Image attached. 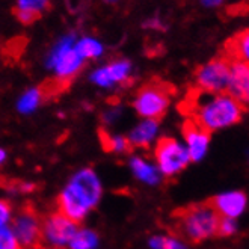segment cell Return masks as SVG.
<instances>
[{
  "instance_id": "cell-1",
  "label": "cell",
  "mask_w": 249,
  "mask_h": 249,
  "mask_svg": "<svg viewBox=\"0 0 249 249\" xmlns=\"http://www.w3.org/2000/svg\"><path fill=\"white\" fill-rule=\"evenodd\" d=\"M103 196V184L98 174L91 168L79 169L61 190L56 210L77 224L83 222L98 206Z\"/></svg>"
},
{
  "instance_id": "cell-2",
  "label": "cell",
  "mask_w": 249,
  "mask_h": 249,
  "mask_svg": "<svg viewBox=\"0 0 249 249\" xmlns=\"http://www.w3.org/2000/svg\"><path fill=\"white\" fill-rule=\"evenodd\" d=\"M190 120L209 133L236 125L243 116V107L230 94H206L195 89L189 98Z\"/></svg>"
},
{
  "instance_id": "cell-3",
  "label": "cell",
  "mask_w": 249,
  "mask_h": 249,
  "mask_svg": "<svg viewBox=\"0 0 249 249\" xmlns=\"http://www.w3.org/2000/svg\"><path fill=\"white\" fill-rule=\"evenodd\" d=\"M221 216L212 202L194 204L175 213V231L184 242L201 243L217 236Z\"/></svg>"
},
{
  "instance_id": "cell-4",
  "label": "cell",
  "mask_w": 249,
  "mask_h": 249,
  "mask_svg": "<svg viewBox=\"0 0 249 249\" xmlns=\"http://www.w3.org/2000/svg\"><path fill=\"white\" fill-rule=\"evenodd\" d=\"M172 89L163 82H150L141 86L133 98V109L142 120L159 121L168 112Z\"/></svg>"
},
{
  "instance_id": "cell-5",
  "label": "cell",
  "mask_w": 249,
  "mask_h": 249,
  "mask_svg": "<svg viewBox=\"0 0 249 249\" xmlns=\"http://www.w3.org/2000/svg\"><path fill=\"white\" fill-rule=\"evenodd\" d=\"M72 44L74 35H67L56 44L46 61L47 68L54 71V80L65 86L79 74L85 64Z\"/></svg>"
},
{
  "instance_id": "cell-6",
  "label": "cell",
  "mask_w": 249,
  "mask_h": 249,
  "mask_svg": "<svg viewBox=\"0 0 249 249\" xmlns=\"http://www.w3.org/2000/svg\"><path fill=\"white\" fill-rule=\"evenodd\" d=\"M153 160L163 178L177 177L190 163V157L184 143L171 136L159 138L153 146Z\"/></svg>"
},
{
  "instance_id": "cell-7",
  "label": "cell",
  "mask_w": 249,
  "mask_h": 249,
  "mask_svg": "<svg viewBox=\"0 0 249 249\" xmlns=\"http://www.w3.org/2000/svg\"><path fill=\"white\" fill-rule=\"evenodd\" d=\"M79 224L71 221L57 210L42 216L41 245L47 249H68L72 237L79 230Z\"/></svg>"
},
{
  "instance_id": "cell-8",
  "label": "cell",
  "mask_w": 249,
  "mask_h": 249,
  "mask_svg": "<svg viewBox=\"0 0 249 249\" xmlns=\"http://www.w3.org/2000/svg\"><path fill=\"white\" fill-rule=\"evenodd\" d=\"M230 57L227 54L214 57L195 71L196 91L206 94L227 92L230 80Z\"/></svg>"
},
{
  "instance_id": "cell-9",
  "label": "cell",
  "mask_w": 249,
  "mask_h": 249,
  "mask_svg": "<svg viewBox=\"0 0 249 249\" xmlns=\"http://www.w3.org/2000/svg\"><path fill=\"white\" fill-rule=\"evenodd\" d=\"M9 227L23 249H32L41 245L42 216L32 206H24L14 213Z\"/></svg>"
},
{
  "instance_id": "cell-10",
  "label": "cell",
  "mask_w": 249,
  "mask_h": 249,
  "mask_svg": "<svg viewBox=\"0 0 249 249\" xmlns=\"http://www.w3.org/2000/svg\"><path fill=\"white\" fill-rule=\"evenodd\" d=\"M183 143L189 153L190 162H201L209 153L210 133L189 118L183 124Z\"/></svg>"
},
{
  "instance_id": "cell-11",
  "label": "cell",
  "mask_w": 249,
  "mask_h": 249,
  "mask_svg": "<svg viewBox=\"0 0 249 249\" xmlns=\"http://www.w3.org/2000/svg\"><path fill=\"white\" fill-rule=\"evenodd\" d=\"M131 74V64L127 59H115L105 67L97 68L91 74V82L100 88H112L127 83Z\"/></svg>"
},
{
  "instance_id": "cell-12",
  "label": "cell",
  "mask_w": 249,
  "mask_h": 249,
  "mask_svg": "<svg viewBox=\"0 0 249 249\" xmlns=\"http://www.w3.org/2000/svg\"><path fill=\"white\" fill-rule=\"evenodd\" d=\"M227 94H230L242 107L249 106V65L231 59L230 61V80Z\"/></svg>"
},
{
  "instance_id": "cell-13",
  "label": "cell",
  "mask_w": 249,
  "mask_h": 249,
  "mask_svg": "<svg viewBox=\"0 0 249 249\" xmlns=\"http://www.w3.org/2000/svg\"><path fill=\"white\" fill-rule=\"evenodd\" d=\"M212 206L221 217L237 221L246 212L248 196L242 190H228V192H222L217 196H214V199L212 201Z\"/></svg>"
},
{
  "instance_id": "cell-14",
  "label": "cell",
  "mask_w": 249,
  "mask_h": 249,
  "mask_svg": "<svg viewBox=\"0 0 249 249\" xmlns=\"http://www.w3.org/2000/svg\"><path fill=\"white\" fill-rule=\"evenodd\" d=\"M160 124L156 120H141L127 135L128 143L131 148L146 150L151 148L159 141Z\"/></svg>"
},
{
  "instance_id": "cell-15",
  "label": "cell",
  "mask_w": 249,
  "mask_h": 249,
  "mask_svg": "<svg viewBox=\"0 0 249 249\" xmlns=\"http://www.w3.org/2000/svg\"><path fill=\"white\" fill-rule=\"evenodd\" d=\"M128 168L133 174V177L146 186H159L163 180V175L160 174L154 160H150L143 156L133 154L128 159Z\"/></svg>"
},
{
  "instance_id": "cell-16",
  "label": "cell",
  "mask_w": 249,
  "mask_h": 249,
  "mask_svg": "<svg viewBox=\"0 0 249 249\" xmlns=\"http://www.w3.org/2000/svg\"><path fill=\"white\" fill-rule=\"evenodd\" d=\"M225 54L230 59H237L249 65V29H245L228 41Z\"/></svg>"
},
{
  "instance_id": "cell-17",
  "label": "cell",
  "mask_w": 249,
  "mask_h": 249,
  "mask_svg": "<svg viewBox=\"0 0 249 249\" xmlns=\"http://www.w3.org/2000/svg\"><path fill=\"white\" fill-rule=\"evenodd\" d=\"M44 98H47L44 94L42 88H31V89L24 91L20 98L17 100V110L21 115H31L34 113L44 101Z\"/></svg>"
},
{
  "instance_id": "cell-18",
  "label": "cell",
  "mask_w": 249,
  "mask_h": 249,
  "mask_svg": "<svg viewBox=\"0 0 249 249\" xmlns=\"http://www.w3.org/2000/svg\"><path fill=\"white\" fill-rule=\"evenodd\" d=\"M100 141H101V145H103V148L112 154H125L131 150L127 136L110 133L107 130L100 131Z\"/></svg>"
},
{
  "instance_id": "cell-19",
  "label": "cell",
  "mask_w": 249,
  "mask_h": 249,
  "mask_svg": "<svg viewBox=\"0 0 249 249\" xmlns=\"http://www.w3.org/2000/svg\"><path fill=\"white\" fill-rule=\"evenodd\" d=\"M100 245L98 232L91 228H79L68 249H97Z\"/></svg>"
},
{
  "instance_id": "cell-20",
  "label": "cell",
  "mask_w": 249,
  "mask_h": 249,
  "mask_svg": "<svg viewBox=\"0 0 249 249\" xmlns=\"http://www.w3.org/2000/svg\"><path fill=\"white\" fill-rule=\"evenodd\" d=\"M150 249H187L186 242L177 234H154L148 240Z\"/></svg>"
},
{
  "instance_id": "cell-21",
  "label": "cell",
  "mask_w": 249,
  "mask_h": 249,
  "mask_svg": "<svg viewBox=\"0 0 249 249\" xmlns=\"http://www.w3.org/2000/svg\"><path fill=\"white\" fill-rule=\"evenodd\" d=\"M76 52L79 53V56L83 61L88 59H95V57H100L103 54V46L94 38H82L80 41L76 42L74 46Z\"/></svg>"
},
{
  "instance_id": "cell-22",
  "label": "cell",
  "mask_w": 249,
  "mask_h": 249,
  "mask_svg": "<svg viewBox=\"0 0 249 249\" xmlns=\"http://www.w3.org/2000/svg\"><path fill=\"white\" fill-rule=\"evenodd\" d=\"M0 249H23L9 225L0 227Z\"/></svg>"
},
{
  "instance_id": "cell-23",
  "label": "cell",
  "mask_w": 249,
  "mask_h": 249,
  "mask_svg": "<svg viewBox=\"0 0 249 249\" xmlns=\"http://www.w3.org/2000/svg\"><path fill=\"white\" fill-rule=\"evenodd\" d=\"M14 11V16L17 17V20L21 23V24H32L35 23L36 20L41 18L42 14L36 9H32V8H21V6H16L12 9Z\"/></svg>"
},
{
  "instance_id": "cell-24",
  "label": "cell",
  "mask_w": 249,
  "mask_h": 249,
  "mask_svg": "<svg viewBox=\"0 0 249 249\" xmlns=\"http://www.w3.org/2000/svg\"><path fill=\"white\" fill-rule=\"evenodd\" d=\"M5 189L11 195H27L36 190V184L29 181H12L5 186Z\"/></svg>"
},
{
  "instance_id": "cell-25",
  "label": "cell",
  "mask_w": 249,
  "mask_h": 249,
  "mask_svg": "<svg viewBox=\"0 0 249 249\" xmlns=\"http://www.w3.org/2000/svg\"><path fill=\"white\" fill-rule=\"evenodd\" d=\"M237 230H239L237 221H234V219L221 217V222H219V228H217V236L231 237L237 232Z\"/></svg>"
},
{
  "instance_id": "cell-26",
  "label": "cell",
  "mask_w": 249,
  "mask_h": 249,
  "mask_svg": "<svg viewBox=\"0 0 249 249\" xmlns=\"http://www.w3.org/2000/svg\"><path fill=\"white\" fill-rule=\"evenodd\" d=\"M121 115H123V109L120 106H112V107L106 109L103 112V115H101V123H103L105 127H110L120 121Z\"/></svg>"
},
{
  "instance_id": "cell-27",
  "label": "cell",
  "mask_w": 249,
  "mask_h": 249,
  "mask_svg": "<svg viewBox=\"0 0 249 249\" xmlns=\"http://www.w3.org/2000/svg\"><path fill=\"white\" fill-rule=\"evenodd\" d=\"M14 216L12 204L6 198H0V227L9 225Z\"/></svg>"
},
{
  "instance_id": "cell-28",
  "label": "cell",
  "mask_w": 249,
  "mask_h": 249,
  "mask_svg": "<svg viewBox=\"0 0 249 249\" xmlns=\"http://www.w3.org/2000/svg\"><path fill=\"white\" fill-rule=\"evenodd\" d=\"M17 6L32 8V9H36L42 14L44 11L50 8V0H18Z\"/></svg>"
},
{
  "instance_id": "cell-29",
  "label": "cell",
  "mask_w": 249,
  "mask_h": 249,
  "mask_svg": "<svg viewBox=\"0 0 249 249\" xmlns=\"http://www.w3.org/2000/svg\"><path fill=\"white\" fill-rule=\"evenodd\" d=\"M143 27H151V29H165L163 23L160 21L159 18H151V20H146L143 23Z\"/></svg>"
},
{
  "instance_id": "cell-30",
  "label": "cell",
  "mask_w": 249,
  "mask_h": 249,
  "mask_svg": "<svg viewBox=\"0 0 249 249\" xmlns=\"http://www.w3.org/2000/svg\"><path fill=\"white\" fill-rule=\"evenodd\" d=\"M224 0H201V3L206 8H217L219 5H222Z\"/></svg>"
},
{
  "instance_id": "cell-31",
  "label": "cell",
  "mask_w": 249,
  "mask_h": 249,
  "mask_svg": "<svg viewBox=\"0 0 249 249\" xmlns=\"http://www.w3.org/2000/svg\"><path fill=\"white\" fill-rule=\"evenodd\" d=\"M6 157H8L6 151H5L3 148H0V166H2V165L6 162Z\"/></svg>"
},
{
  "instance_id": "cell-32",
  "label": "cell",
  "mask_w": 249,
  "mask_h": 249,
  "mask_svg": "<svg viewBox=\"0 0 249 249\" xmlns=\"http://www.w3.org/2000/svg\"><path fill=\"white\" fill-rule=\"evenodd\" d=\"M32 249H47L46 246H42V245H38V246H35V248H32Z\"/></svg>"
},
{
  "instance_id": "cell-33",
  "label": "cell",
  "mask_w": 249,
  "mask_h": 249,
  "mask_svg": "<svg viewBox=\"0 0 249 249\" xmlns=\"http://www.w3.org/2000/svg\"><path fill=\"white\" fill-rule=\"evenodd\" d=\"M105 2H107V3H113V2H116V0H105Z\"/></svg>"
}]
</instances>
